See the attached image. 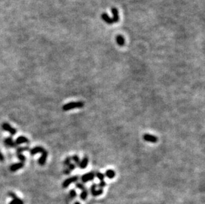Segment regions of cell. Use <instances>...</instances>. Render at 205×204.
Instances as JSON below:
<instances>
[{
	"mask_svg": "<svg viewBox=\"0 0 205 204\" xmlns=\"http://www.w3.org/2000/svg\"><path fill=\"white\" fill-rule=\"evenodd\" d=\"M9 196L13 198L12 201L15 203V204H24L23 201L22 200H21L19 197H17L16 194H14L13 192H10V193H9Z\"/></svg>",
	"mask_w": 205,
	"mask_h": 204,
	"instance_id": "obj_7",
	"label": "cell"
},
{
	"mask_svg": "<svg viewBox=\"0 0 205 204\" xmlns=\"http://www.w3.org/2000/svg\"><path fill=\"white\" fill-rule=\"evenodd\" d=\"M44 150H44L43 147H36L33 148V149H32L30 150V153H31V155H36V154L39 153V152L43 153Z\"/></svg>",
	"mask_w": 205,
	"mask_h": 204,
	"instance_id": "obj_12",
	"label": "cell"
},
{
	"mask_svg": "<svg viewBox=\"0 0 205 204\" xmlns=\"http://www.w3.org/2000/svg\"><path fill=\"white\" fill-rule=\"evenodd\" d=\"M76 196V192L75 190H71L70 191V196L71 198H74Z\"/></svg>",
	"mask_w": 205,
	"mask_h": 204,
	"instance_id": "obj_24",
	"label": "cell"
},
{
	"mask_svg": "<svg viewBox=\"0 0 205 204\" xmlns=\"http://www.w3.org/2000/svg\"><path fill=\"white\" fill-rule=\"evenodd\" d=\"M112 11L113 15H114V17H113L112 18H109V17L106 13H104L102 15V19L106 23H108V24H112V23H116L119 20L118 10L115 8H112Z\"/></svg>",
	"mask_w": 205,
	"mask_h": 204,
	"instance_id": "obj_1",
	"label": "cell"
},
{
	"mask_svg": "<svg viewBox=\"0 0 205 204\" xmlns=\"http://www.w3.org/2000/svg\"><path fill=\"white\" fill-rule=\"evenodd\" d=\"M17 158H18V159L20 161H21L22 163H23L26 160L25 156L23 155H22V154H18V155H17Z\"/></svg>",
	"mask_w": 205,
	"mask_h": 204,
	"instance_id": "obj_20",
	"label": "cell"
},
{
	"mask_svg": "<svg viewBox=\"0 0 205 204\" xmlns=\"http://www.w3.org/2000/svg\"><path fill=\"white\" fill-rule=\"evenodd\" d=\"M75 204H81V203L78 202H76L75 203Z\"/></svg>",
	"mask_w": 205,
	"mask_h": 204,
	"instance_id": "obj_30",
	"label": "cell"
},
{
	"mask_svg": "<svg viewBox=\"0 0 205 204\" xmlns=\"http://www.w3.org/2000/svg\"><path fill=\"white\" fill-rule=\"evenodd\" d=\"M76 186L77 188H78V189H80V190H86V188H85V186L83 185L82 184H81V183H77V184H76Z\"/></svg>",
	"mask_w": 205,
	"mask_h": 204,
	"instance_id": "obj_22",
	"label": "cell"
},
{
	"mask_svg": "<svg viewBox=\"0 0 205 204\" xmlns=\"http://www.w3.org/2000/svg\"><path fill=\"white\" fill-rule=\"evenodd\" d=\"M47 156H48V153H47L46 150H44V151L42 153V156H41L39 158V159H38V164L41 165V166H43V165L45 164L47 158Z\"/></svg>",
	"mask_w": 205,
	"mask_h": 204,
	"instance_id": "obj_9",
	"label": "cell"
},
{
	"mask_svg": "<svg viewBox=\"0 0 205 204\" xmlns=\"http://www.w3.org/2000/svg\"><path fill=\"white\" fill-rule=\"evenodd\" d=\"M87 196H88V191H87V190H83L81 194V199L82 200H85L87 198Z\"/></svg>",
	"mask_w": 205,
	"mask_h": 204,
	"instance_id": "obj_16",
	"label": "cell"
},
{
	"mask_svg": "<svg viewBox=\"0 0 205 204\" xmlns=\"http://www.w3.org/2000/svg\"><path fill=\"white\" fill-rule=\"evenodd\" d=\"M24 166V164L22 162H19V163H16L11 165L10 166V170L11 172H16V171L18 170L21 168H22Z\"/></svg>",
	"mask_w": 205,
	"mask_h": 204,
	"instance_id": "obj_10",
	"label": "cell"
},
{
	"mask_svg": "<svg viewBox=\"0 0 205 204\" xmlns=\"http://www.w3.org/2000/svg\"><path fill=\"white\" fill-rule=\"evenodd\" d=\"M4 161V155H2L1 152H0V161L3 162Z\"/></svg>",
	"mask_w": 205,
	"mask_h": 204,
	"instance_id": "obj_28",
	"label": "cell"
},
{
	"mask_svg": "<svg viewBox=\"0 0 205 204\" xmlns=\"http://www.w3.org/2000/svg\"><path fill=\"white\" fill-rule=\"evenodd\" d=\"M124 38L121 37V36H118L117 37V43L119 44V45H121L122 46L124 44Z\"/></svg>",
	"mask_w": 205,
	"mask_h": 204,
	"instance_id": "obj_17",
	"label": "cell"
},
{
	"mask_svg": "<svg viewBox=\"0 0 205 204\" xmlns=\"http://www.w3.org/2000/svg\"><path fill=\"white\" fill-rule=\"evenodd\" d=\"M63 172H64V174H69L70 173V171L68 169V168H67V169H64L63 170Z\"/></svg>",
	"mask_w": 205,
	"mask_h": 204,
	"instance_id": "obj_27",
	"label": "cell"
},
{
	"mask_svg": "<svg viewBox=\"0 0 205 204\" xmlns=\"http://www.w3.org/2000/svg\"><path fill=\"white\" fill-rule=\"evenodd\" d=\"M29 149L27 147H21V148H19V149H17V154L18 155V154H21V152H23V151H27V150H29Z\"/></svg>",
	"mask_w": 205,
	"mask_h": 204,
	"instance_id": "obj_18",
	"label": "cell"
},
{
	"mask_svg": "<svg viewBox=\"0 0 205 204\" xmlns=\"http://www.w3.org/2000/svg\"><path fill=\"white\" fill-rule=\"evenodd\" d=\"M144 139L147 141V142H149V143H155L158 141L157 139V138L155 137V136L152 135H150V134H145L144 135Z\"/></svg>",
	"mask_w": 205,
	"mask_h": 204,
	"instance_id": "obj_5",
	"label": "cell"
},
{
	"mask_svg": "<svg viewBox=\"0 0 205 204\" xmlns=\"http://www.w3.org/2000/svg\"><path fill=\"white\" fill-rule=\"evenodd\" d=\"M78 180V177L76 176L70 177V178H67V180H64L63 183H62V187H63L64 188H66L70 184H72V183L76 182Z\"/></svg>",
	"mask_w": 205,
	"mask_h": 204,
	"instance_id": "obj_4",
	"label": "cell"
},
{
	"mask_svg": "<svg viewBox=\"0 0 205 204\" xmlns=\"http://www.w3.org/2000/svg\"><path fill=\"white\" fill-rule=\"evenodd\" d=\"M1 127L2 129L4 130V131H6L7 132L10 133L11 135H15L16 134V133H17V131H16V129L12 127L10 124L7 123H2V125H1Z\"/></svg>",
	"mask_w": 205,
	"mask_h": 204,
	"instance_id": "obj_3",
	"label": "cell"
},
{
	"mask_svg": "<svg viewBox=\"0 0 205 204\" xmlns=\"http://www.w3.org/2000/svg\"><path fill=\"white\" fill-rule=\"evenodd\" d=\"M4 143L5 144H6V145L10 147H15L16 146V143H15V142L13 141V138L11 137H7L6 138H5Z\"/></svg>",
	"mask_w": 205,
	"mask_h": 204,
	"instance_id": "obj_13",
	"label": "cell"
},
{
	"mask_svg": "<svg viewBox=\"0 0 205 204\" xmlns=\"http://www.w3.org/2000/svg\"><path fill=\"white\" fill-rule=\"evenodd\" d=\"M75 168H76V165L75 164H70L68 166V169L70 171L71 170H74L75 169Z\"/></svg>",
	"mask_w": 205,
	"mask_h": 204,
	"instance_id": "obj_25",
	"label": "cell"
},
{
	"mask_svg": "<svg viewBox=\"0 0 205 204\" xmlns=\"http://www.w3.org/2000/svg\"><path fill=\"white\" fill-rule=\"evenodd\" d=\"M71 158H72L73 161H75L76 164L79 165L81 161H80V158H79V157H78V156H77V155H74V156H72V157H71Z\"/></svg>",
	"mask_w": 205,
	"mask_h": 204,
	"instance_id": "obj_19",
	"label": "cell"
},
{
	"mask_svg": "<svg viewBox=\"0 0 205 204\" xmlns=\"http://www.w3.org/2000/svg\"><path fill=\"white\" fill-rule=\"evenodd\" d=\"M88 163V159L87 157H84V158L82 159V161L80 162L79 164V166L80 168H81V169H84V168H87V165Z\"/></svg>",
	"mask_w": 205,
	"mask_h": 204,
	"instance_id": "obj_14",
	"label": "cell"
},
{
	"mask_svg": "<svg viewBox=\"0 0 205 204\" xmlns=\"http://www.w3.org/2000/svg\"><path fill=\"white\" fill-rule=\"evenodd\" d=\"M29 143L28 138H26L25 137H23V136H20V137H19L16 140V142H15V143H16V145H19V144H21L22 143Z\"/></svg>",
	"mask_w": 205,
	"mask_h": 204,
	"instance_id": "obj_11",
	"label": "cell"
},
{
	"mask_svg": "<svg viewBox=\"0 0 205 204\" xmlns=\"http://www.w3.org/2000/svg\"><path fill=\"white\" fill-rule=\"evenodd\" d=\"M94 177H95V175L94 172H90V173L86 174L82 176V181L84 183H86L88 181H92V180L94 179Z\"/></svg>",
	"mask_w": 205,
	"mask_h": 204,
	"instance_id": "obj_6",
	"label": "cell"
},
{
	"mask_svg": "<svg viewBox=\"0 0 205 204\" xmlns=\"http://www.w3.org/2000/svg\"><path fill=\"white\" fill-rule=\"evenodd\" d=\"M106 176L110 179L114 178L115 176V172L113 170H108L106 172Z\"/></svg>",
	"mask_w": 205,
	"mask_h": 204,
	"instance_id": "obj_15",
	"label": "cell"
},
{
	"mask_svg": "<svg viewBox=\"0 0 205 204\" xmlns=\"http://www.w3.org/2000/svg\"><path fill=\"white\" fill-rule=\"evenodd\" d=\"M96 177L98 178L100 180H101V181H102V180H104V175L102 173H100V172H98L96 173Z\"/></svg>",
	"mask_w": 205,
	"mask_h": 204,
	"instance_id": "obj_21",
	"label": "cell"
},
{
	"mask_svg": "<svg viewBox=\"0 0 205 204\" xmlns=\"http://www.w3.org/2000/svg\"><path fill=\"white\" fill-rule=\"evenodd\" d=\"M9 204H15V203L13 202V201H11V202L10 203H9Z\"/></svg>",
	"mask_w": 205,
	"mask_h": 204,
	"instance_id": "obj_29",
	"label": "cell"
},
{
	"mask_svg": "<svg viewBox=\"0 0 205 204\" xmlns=\"http://www.w3.org/2000/svg\"><path fill=\"white\" fill-rule=\"evenodd\" d=\"M106 184L105 181H104V180H102V181H101L100 182V184H98V186H99L100 188H101V189H102V188H104L105 186H106Z\"/></svg>",
	"mask_w": 205,
	"mask_h": 204,
	"instance_id": "obj_26",
	"label": "cell"
},
{
	"mask_svg": "<svg viewBox=\"0 0 205 204\" xmlns=\"http://www.w3.org/2000/svg\"><path fill=\"white\" fill-rule=\"evenodd\" d=\"M96 186H97L96 184H93V186H91V193H92V194H93V196H100V195L102 194V193H103L102 189H99V190H96Z\"/></svg>",
	"mask_w": 205,
	"mask_h": 204,
	"instance_id": "obj_8",
	"label": "cell"
},
{
	"mask_svg": "<svg viewBox=\"0 0 205 204\" xmlns=\"http://www.w3.org/2000/svg\"><path fill=\"white\" fill-rule=\"evenodd\" d=\"M84 106V103L82 102H70L65 104L63 107H62V109L64 111H69L71 109H75V108H81Z\"/></svg>",
	"mask_w": 205,
	"mask_h": 204,
	"instance_id": "obj_2",
	"label": "cell"
},
{
	"mask_svg": "<svg viewBox=\"0 0 205 204\" xmlns=\"http://www.w3.org/2000/svg\"><path fill=\"white\" fill-rule=\"evenodd\" d=\"M71 160H72V158H71V157H67L66 159H65V161L64 162V166H68L70 164V161H71Z\"/></svg>",
	"mask_w": 205,
	"mask_h": 204,
	"instance_id": "obj_23",
	"label": "cell"
}]
</instances>
